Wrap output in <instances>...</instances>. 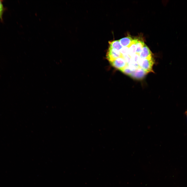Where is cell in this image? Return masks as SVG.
Returning <instances> with one entry per match:
<instances>
[{
  "mask_svg": "<svg viewBox=\"0 0 187 187\" xmlns=\"http://www.w3.org/2000/svg\"><path fill=\"white\" fill-rule=\"evenodd\" d=\"M121 56L119 50L109 48L106 54V58L109 62Z\"/></svg>",
  "mask_w": 187,
  "mask_h": 187,
  "instance_id": "cell-1",
  "label": "cell"
},
{
  "mask_svg": "<svg viewBox=\"0 0 187 187\" xmlns=\"http://www.w3.org/2000/svg\"><path fill=\"white\" fill-rule=\"evenodd\" d=\"M140 55L141 57L143 59H154L151 52L145 44L141 52Z\"/></svg>",
  "mask_w": 187,
  "mask_h": 187,
  "instance_id": "cell-2",
  "label": "cell"
},
{
  "mask_svg": "<svg viewBox=\"0 0 187 187\" xmlns=\"http://www.w3.org/2000/svg\"><path fill=\"white\" fill-rule=\"evenodd\" d=\"M133 39L130 36L122 38L119 41L123 47H129L132 43Z\"/></svg>",
  "mask_w": 187,
  "mask_h": 187,
  "instance_id": "cell-3",
  "label": "cell"
},
{
  "mask_svg": "<svg viewBox=\"0 0 187 187\" xmlns=\"http://www.w3.org/2000/svg\"><path fill=\"white\" fill-rule=\"evenodd\" d=\"M109 48L120 50L123 47L119 40L109 41Z\"/></svg>",
  "mask_w": 187,
  "mask_h": 187,
  "instance_id": "cell-4",
  "label": "cell"
},
{
  "mask_svg": "<svg viewBox=\"0 0 187 187\" xmlns=\"http://www.w3.org/2000/svg\"><path fill=\"white\" fill-rule=\"evenodd\" d=\"M135 39L137 48V53L140 54L145 43L144 41L141 39L137 38H135Z\"/></svg>",
  "mask_w": 187,
  "mask_h": 187,
  "instance_id": "cell-5",
  "label": "cell"
},
{
  "mask_svg": "<svg viewBox=\"0 0 187 187\" xmlns=\"http://www.w3.org/2000/svg\"><path fill=\"white\" fill-rule=\"evenodd\" d=\"M3 2V1L0 0V21L2 22L3 21V15L6 9L4 5Z\"/></svg>",
  "mask_w": 187,
  "mask_h": 187,
  "instance_id": "cell-6",
  "label": "cell"
},
{
  "mask_svg": "<svg viewBox=\"0 0 187 187\" xmlns=\"http://www.w3.org/2000/svg\"><path fill=\"white\" fill-rule=\"evenodd\" d=\"M119 51L121 54V56L126 55L128 54V53L129 47H123L119 50Z\"/></svg>",
  "mask_w": 187,
  "mask_h": 187,
  "instance_id": "cell-7",
  "label": "cell"
},
{
  "mask_svg": "<svg viewBox=\"0 0 187 187\" xmlns=\"http://www.w3.org/2000/svg\"><path fill=\"white\" fill-rule=\"evenodd\" d=\"M185 114L186 115V117H187V110H186V111H185Z\"/></svg>",
  "mask_w": 187,
  "mask_h": 187,
  "instance_id": "cell-8",
  "label": "cell"
}]
</instances>
